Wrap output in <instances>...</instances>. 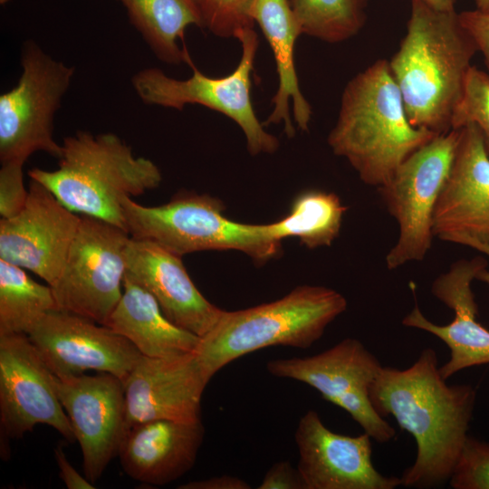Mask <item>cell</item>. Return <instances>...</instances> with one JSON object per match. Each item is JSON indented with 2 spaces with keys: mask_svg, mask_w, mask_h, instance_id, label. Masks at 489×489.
<instances>
[{
  "mask_svg": "<svg viewBox=\"0 0 489 489\" xmlns=\"http://www.w3.org/2000/svg\"><path fill=\"white\" fill-rule=\"evenodd\" d=\"M121 206L131 237L153 241L181 257L206 250L231 249L264 263L281 251V241L273 237L267 225L226 218L223 202L206 194H180L158 206H145L124 196Z\"/></svg>",
  "mask_w": 489,
  "mask_h": 489,
  "instance_id": "6",
  "label": "cell"
},
{
  "mask_svg": "<svg viewBox=\"0 0 489 489\" xmlns=\"http://www.w3.org/2000/svg\"><path fill=\"white\" fill-rule=\"evenodd\" d=\"M458 17L477 52L482 54L489 73V13L478 9L468 10L459 13Z\"/></svg>",
  "mask_w": 489,
  "mask_h": 489,
  "instance_id": "32",
  "label": "cell"
},
{
  "mask_svg": "<svg viewBox=\"0 0 489 489\" xmlns=\"http://www.w3.org/2000/svg\"><path fill=\"white\" fill-rule=\"evenodd\" d=\"M451 170L437 198L433 235L489 254V156L473 123L459 129Z\"/></svg>",
  "mask_w": 489,
  "mask_h": 489,
  "instance_id": "14",
  "label": "cell"
},
{
  "mask_svg": "<svg viewBox=\"0 0 489 489\" xmlns=\"http://www.w3.org/2000/svg\"><path fill=\"white\" fill-rule=\"evenodd\" d=\"M476 5V9L489 13V0H475Z\"/></svg>",
  "mask_w": 489,
  "mask_h": 489,
  "instance_id": "37",
  "label": "cell"
},
{
  "mask_svg": "<svg viewBox=\"0 0 489 489\" xmlns=\"http://www.w3.org/2000/svg\"><path fill=\"white\" fill-rule=\"evenodd\" d=\"M459 129L435 136L413 152L378 191L388 212L398 225V237L386 255L388 269L422 261L433 235V215L451 170Z\"/></svg>",
  "mask_w": 489,
  "mask_h": 489,
  "instance_id": "9",
  "label": "cell"
},
{
  "mask_svg": "<svg viewBox=\"0 0 489 489\" xmlns=\"http://www.w3.org/2000/svg\"><path fill=\"white\" fill-rule=\"evenodd\" d=\"M241 43L238 65L225 77L214 78L193 70L186 80L168 76L158 68L139 70L131 78L135 92L142 102L150 106L182 110L188 104H199L233 120L243 130L250 154L273 153L278 139L264 130L258 120L251 98L252 72L259 40L254 27L241 31L235 37Z\"/></svg>",
  "mask_w": 489,
  "mask_h": 489,
  "instance_id": "7",
  "label": "cell"
},
{
  "mask_svg": "<svg viewBox=\"0 0 489 489\" xmlns=\"http://www.w3.org/2000/svg\"><path fill=\"white\" fill-rule=\"evenodd\" d=\"M179 489H249L250 484L244 480L230 475L211 477L190 481L179 485Z\"/></svg>",
  "mask_w": 489,
  "mask_h": 489,
  "instance_id": "35",
  "label": "cell"
},
{
  "mask_svg": "<svg viewBox=\"0 0 489 489\" xmlns=\"http://www.w3.org/2000/svg\"><path fill=\"white\" fill-rule=\"evenodd\" d=\"M204 435L202 421L156 419L139 423L127 430L118 456L132 479L166 485L194 466Z\"/></svg>",
  "mask_w": 489,
  "mask_h": 489,
  "instance_id": "21",
  "label": "cell"
},
{
  "mask_svg": "<svg viewBox=\"0 0 489 489\" xmlns=\"http://www.w3.org/2000/svg\"><path fill=\"white\" fill-rule=\"evenodd\" d=\"M381 368L378 358L354 338L313 356L273 360L266 364L273 376L312 387L324 399L347 411L371 438L387 443L396 431L369 398L370 387Z\"/></svg>",
  "mask_w": 489,
  "mask_h": 489,
  "instance_id": "11",
  "label": "cell"
},
{
  "mask_svg": "<svg viewBox=\"0 0 489 489\" xmlns=\"http://www.w3.org/2000/svg\"><path fill=\"white\" fill-rule=\"evenodd\" d=\"M53 373L107 372L124 382L142 356L128 339L87 317L54 310L26 334Z\"/></svg>",
  "mask_w": 489,
  "mask_h": 489,
  "instance_id": "13",
  "label": "cell"
},
{
  "mask_svg": "<svg viewBox=\"0 0 489 489\" xmlns=\"http://www.w3.org/2000/svg\"><path fill=\"white\" fill-rule=\"evenodd\" d=\"M448 482L454 489H489V443L468 436Z\"/></svg>",
  "mask_w": 489,
  "mask_h": 489,
  "instance_id": "30",
  "label": "cell"
},
{
  "mask_svg": "<svg viewBox=\"0 0 489 489\" xmlns=\"http://www.w3.org/2000/svg\"><path fill=\"white\" fill-rule=\"evenodd\" d=\"M437 362L436 351L426 348L408 369L382 367L369 389L377 412L393 416L416 440V460L400 476L406 487L449 481L468 436L475 390L468 384H446Z\"/></svg>",
  "mask_w": 489,
  "mask_h": 489,
  "instance_id": "1",
  "label": "cell"
},
{
  "mask_svg": "<svg viewBox=\"0 0 489 489\" xmlns=\"http://www.w3.org/2000/svg\"><path fill=\"white\" fill-rule=\"evenodd\" d=\"M59 310L52 287L0 259V335L27 334L47 312Z\"/></svg>",
  "mask_w": 489,
  "mask_h": 489,
  "instance_id": "26",
  "label": "cell"
},
{
  "mask_svg": "<svg viewBox=\"0 0 489 489\" xmlns=\"http://www.w3.org/2000/svg\"><path fill=\"white\" fill-rule=\"evenodd\" d=\"M346 210L335 193L307 190L296 197L285 217L267 224V228L279 241L294 236L310 249L330 246L340 234Z\"/></svg>",
  "mask_w": 489,
  "mask_h": 489,
  "instance_id": "25",
  "label": "cell"
},
{
  "mask_svg": "<svg viewBox=\"0 0 489 489\" xmlns=\"http://www.w3.org/2000/svg\"><path fill=\"white\" fill-rule=\"evenodd\" d=\"M56 376L26 334L0 335L1 434L23 436L38 424L76 441L55 388Z\"/></svg>",
  "mask_w": 489,
  "mask_h": 489,
  "instance_id": "12",
  "label": "cell"
},
{
  "mask_svg": "<svg viewBox=\"0 0 489 489\" xmlns=\"http://www.w3.org/2000/svg\"><path fill=\"white\" fill-rule=\"evenodd\" d=\"M250 16L258 24L273 53L278 74V89L273 97V108L263 125L283 123L285 134L292 138L295 129L290 115L292 103L294 121L304 131L309 129L312 107L299 87L294 64V46L302 34L289 0H254Z\"/></svg>",
  "mask_w": 489,
  "mask_h": 489,
  "instance_id": "22",
  "label": "cell"
},
{
  "mask_svg": "<svg viewBox=\"0 0 489 489\" xmlns=\"http://www.w3.org/2000/svg\"><path fill=\"white\" fill-rule=\"evenodd\" d=\"M80 221L81 215L31 179L23 209L0 219V259L33 272L52 285L62 271Z\"/></svg>",
  "mask_w": 489,
  "mask_h": 489,
  "instance_id": "16",
  "label": "cell"
},
{
  "mask_svg": "<svg viewBox=\"0 0 489 489\" xmlns=\"http://www.w3.org/2000/svg\"><path fill=\"white\" fill-rule=\"evenodd\" d=\"M62 148L56 169L32 168L30 178L43 185L70 210L127 231L121 199L158 187L162 180L158 166L136 157L114 133L77 131L64 138Z\"/></svg>",
  "mask_w": 489,
  "mask_h": 489,
  "instance_id": "4",
  "label": "cell"
},
{
  "mask_svg": "<svg viewBox=\"0 0 489 489\" xmlns=\"http://www.w3.org/2000/svg\"><path fill=\"white\" fill-rule=\"evenodd\" d=\"M259 489H305L303 479L289 461L273 464L258 486Z\"/></svg>",
  "mask_w": 489,
  "mask_h": 489,
  "instance_id": "33",
  "label": "cell"
},
{
  "mask_svg": "<svg viewBox=\"0 0 489 489\" xmlns=\"http://www.w3.org/2000/svg\"><path fill=\"white\" fill-rule=\"evenodd\" d=\"M125 275L149 291L175 325L203 338L217 323L221 310L199 292L181 256L157 243L130 236Z\"/></svg>",
  "mask_w": 489,
  "mask_h": 489,
  "instance_id": "20",
  "label": "cell"
},
{
  "mask_svg": "<svg viewBox=\"0 0 489 489\" xmlns=\"http://www.w3.org/2000/svg\"><path fill=\"white\" fill-rule=\"evenodd\" d=\"M346 298L324 286L302 285L283 298L224 311L195 350L210 379L225 365L271 346L308 349L347 309Z\"/></svg>",
  "mask_w": 489,
  "mask_h": 489,
  "instance_id": "5",
  "label": "cell"
},
{
  "mask_svg": "<svg viewBox=\"0 0 489 489\" xmlns=\"http://www.w3.org/2000/svg\"><path fill=\"white\" fill-rule=\"evenodd\" d=\"M59 476L68 489H93L92 483L81 475L67 459L62 447L54 450Z\"/></svg>",
  "mask_w": 489,
  "mask_h": 489,
  "instance_id": "34",
  "label": "cell"
},
{
  "mask_svg": "<svg viewBox=\"0 0 489 489\" xmlns=\"http://www.w3.org/2000/svg\"><path fill=\"white\" fill-rule=\"evenodd\" d=\"M210 379L195 351L172 358L142 355L123 382L127 430L156 419L201 421V398Z\"/></svg>",
  "mask_w": 489,
  "mask_h": 489,
  "instance_id": "18",
  "label": "cell"
},
{
  "mask_svg": "<svg viewBox=\"0 0 489 489\" xmlns=\"http://www.w3.org/2000/svg\"><path fill=\"white\" fill-rule=\"evenodd\" d=\"M105 326L128 339L149 358H172L193 352L200 337L171 322L157 300L125 275L122 296Z\"/></svg>",
  "mask_w": 489,
  "mask_h": 489,
  "instance_id": "23",
  "label": "cell"
},
{
  "mask_svg": "<svg viewBox=\"0 0 489 489\" xmlns=\"http://www.w3.org/2000/svg\"><path fill=\"white\" fill-rule=\"evenodd\" d=\"M20 62L16 85L0 96L1 164H24L37 151L59 159L62 148L53 138L54 116L75 69L53 58L34 40L24 42Z\"/></svg>",
  "mask_w": 489,
  "mask_h": 489,
  "instance_id": "8",
  "label": "cell"
},
{
  "mask_svg": "<svg viewBox=\"0 0 489 489\" xmlns=\"http://www.w3.org/2000/svg\"><path fill=\"white\" fill-rule=\"evenodd\" d=\"M475 44L455 11L411 0L407 33L388 61L409 122L436 135L452 129Z\"/></svg>",
  "mask_w": 489,
  "mask_h": 489,
  "instance_id": "2",
  "label": "cell"
},
{
  "mask_svg": "<svg viewBox=\"0 0 489 489\" xmlns=\"http://www.w3.org/2000/svg\"><path fill=\"white\" fill-rule=\"evenodd\" d=\"M486 266L483 257L461 259L432 283L433 295L454 312L448 324L432 322L417 305L402 320L404 326L429 332L449 348L450 358L439 368L446 380L462 369L489 363V330L476 319L478 308L472 290L473 281Z\"/></svg>",
  "mask_w": 489,
  "mask_h": 489,
  "instance_id": "19",
  "label": "cell"
},
{
  "mask_svg": "<svg viewBox=\"0 0 489 489\" xmlns=\"http://www.w3.org/2000/svg\"><path fill=\"white\" fill-rule=\"evenodd\" d=\"M294 438L297 468L305 489H394L400 477L386 476L373 465L370 436L334 433L319 414L308 410L300 419Z\"/></svg>",
  "mask_w": 489,
  "mask_h": 489,
  "instance_id": "17",
  "label": "cell"
},
{
  "mask_svg": "<svg viewBox=\"0 0 489 489\" xmlns=\"http://www.w3.org/2000/svg\"><path fill=\"white\" fill-rule=\"evenodd\" d=\"M473 123L479 129L489 156V73L475 66L468 70L452 116V129Z\"/></svg>",
  "mask_w": 489,
  "mask_h": 489,
  "instance_id": "28",
  "label": "cell"
},
{
  "mask_svg": "<svg viewBox=\"0 0 489 489\" xmlns=\"http://www.w3.org/2000/svg\"><path fill=\"white\" fill-rule=\"evenodd\" d=\"M129 239L117 225L81 215L62 271L50 285L59 310L105 325L123 293Z\"/></svg>",
  "mask_w": 489,
  "mask_h": 489,
  "instance_id": "10",
  "label": "cell"
},
{
  "mask_svg": "<svg viewBox=\"0 0 489 489\" xmlns=\"http://www.w3.org/2000/svg\"><path fill=\"white\" fill-rule=\"evenodd\" d=\"M55 388L81 446L85 477L93 484L118 455L127 433L124 384L100 372L56 376Z\"/></svg>",
  "mask_w": 489,
  "mask_h": 489,
  "instance_id": "15",
  "label": "cell"
},
{
  "mask_svg": "<svg viewBox=\"0 0 489 489\" xmlns=\"http://www.w3.org/2000/svg\"><path fill=\"white\" fill-rule=\"evenodd\" d=\"M435 136L409 122L388 61L381 59L347 83L328 144L362 182L378 188Z\"/></svg>",
  "mask_w": 489,
  "mask_h": 489,
  "instance_id": "3",
  "label": "cell"
},
{
  "mask_svg": "<svg viewBox=\"0 0 489 489\" xmlns=\"http://www.w3.org/2000/svg\"><path fill=\"white\" fill-rule=\"evenodd\" d=\"M488 256H489V254H488ZM476 279H478V280H480V281H482V282H484V283H487L489 285V271H487L486 268L482 270L478 273Z\"/></svg>",
  "mask_w": 489,
  "mask_h": 489,
  "instance_id": "38",
  "label": "cell"
},
{
  "mask_svg": "<svg viewBox=\"0 0 489 489\" xmlns=\"http://www.w3.org/2000/svg\"><path fill=\"white\" fill-rule=\"evenodd\" d=\"M24 164L8 162L0 168V215L7 218L16 215L24 206L28 190L24 185Z\"/></svg>",
  "mask_w": 489,
  "mask_h": 489,
  "instance_id": "31",
  "label": "cell"
},
{
  "mask_svg": "<svg viewBox=\"0 0 489 489\" xmlns=\"http://www.w3.org/2000/svg\"><path fill=\"white\" fill-rule=\"evenodd\" d=\"M302 34L328 43L350 39L365 22L364 0H289Z\"/></svg>",
  "mask_w": 489,
  "mask_h": 489,
  "instance_id": "27",
  "label": "cell"
},
{
  "mask_svg": "<svg viewBox=\"0 0 489 489\" xmlns=\"http://www.w3.org/2000/svg\"><path fill=\"white\" fill-rule=\"evenodd\" d=\"M199 14L202 28L218 37H234L250 27L254 0H193Z\"/></svg>",
  "mask_w": 489,
  "mask_h": 489,
  "instance_id": "29",
  "label": "cell"
},
{
  "mask_svg": "<svg viewBox=\"0 0 489 489\" xmlns=\"http://www.w3.org/2000/svg\"><path fill=\"white\" fill-rule=\"evenodd\" d=\"M426 1L429 5L434 7L435 9L440 10V11H455V0H424Z\"/></svg>",
  "mask_w": 489,
  "mask_h": 489,
  "instance_id": "36",
  "label": "cell"
},
{
  "mask_svg": "<svg viewBox=\"0 0 489 489\" xmlns=\"http://www.w3.org/2000/svg\"><path fill=\"white\" fill-rule=\"evenodd\" d=\"M129 19L153 53L163 62L179 64L191 61L181 48L186 30L191 25L202 27L193 0H118Z\"/></svg>",
  "mask_w": 489,
  "mask_h": 489,
  "instance_id": "24",
  "label": "cell"
}]
</instances>
